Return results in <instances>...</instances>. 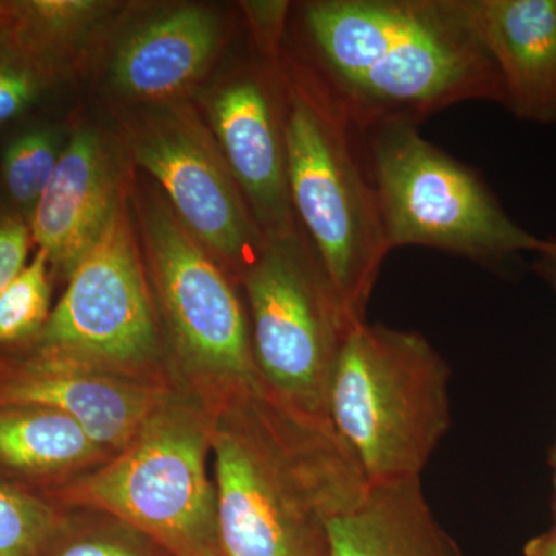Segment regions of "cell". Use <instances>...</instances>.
Instances as JSON below:
<instances>
[{"label":"cell","instance_id":"cell-3","mask_svg":"<svg viewBox=\"0 0 556 556\" xmlns=\"http://www.w3.org/2000/svg\"><path fill=\"white\" fill-rule=\"evenodd\" d=\"M289 193L348 314L365 320L388 248L378 190L358 148L361 127L328 83L283 75Z\"/></svg>","mask_w":556,"mask_h":556},{"label":"cell","instance_id":"cell-11","mask_svg":"<svg viewBox=\"0 0 556 556\" xmlns=\"http://www.w3.org/2000/svg\"><path fill=\"white\" fill-rule=\"evenodd\" d=\"M258 68L233 73L215 87L207 121L229 170L266 240L300 228L288 185L283 76Z\"/></svg>","mask_w":556,"mask_h":556},{"label":"cell","instance_id":"cell-13","mask_svg":"<svg viewBox=\"0 0 556 556\" xmlns=\"http://www.w3.org/2000/svg\"><path fill=\"white\" fill-rule=\"evenodd\" d=\"M124 142L93 126L67 139L56 170L30 222L33 244L46 252L51 274L68 280L101 239L129 193L134 166Z\"/></svg>","mask_w":556,"mask_h":556},{"label":"cell","instance_id":"cell-6","mask_svg":"<svg viewBox=\"0 0 556 556\" xmlns=\"http://www.w3.org/2000/svg\"><path fill=\"white\" fill-rule=\"evenodd\" d=\"M211 430L199 399L172 391L123 452L42 500L110 515L175 556H222Z\"/></svg>","mask_w":556,"mask_h":556},{"label":"cell","instance_id":"cell-4","mask_svg":"<svg viewBox=\"0 0 556 556\" xmlns=\"http://www.w3.org/2000/svg\"><path fill=\"white\" fill-rule=\"evenodd\" d=\"M130 200L179 390L208 412L266 391L236 280L186 228L153 179L134 174Z\"/></svg>","mask_w":556,"mask_h":556},{"label":"cell","instance_id":"cell-22","mask_svg":"<svg viewBox=\"0 0 556 556\" xmlns=\"http://www.w3.org/2000/svg\"><path fill=\"white\" fill-rule=\"evenodd\" d=\"M126 522L116 519L115 532L80 530L72 510H64L60 527L36 556H144L123 535Z\"/></svg>","mask_w":556,"mask_h":556},{"label":"cell","instance_id":"cell-26","mask_svg":"<svg viewBox=\"0 0 556 556\" xmlns=\"http://www.w3.org/2000/svg\"><path fill=\"white\" fill-rule=\"evenodd\" d=\"M525 556H556V525L543 535L532 538L526 544Z\"/></svg>","mask_w":556,"mask_h":556},{"label":"cell","instance_id":"cell-18","mask_svg":"<svg viewBox=\"0 0 556 556\" xmlns=\"http://www.w3.org/2000/svg\"><path fill=\"white\" fill-rule=\"evenodd\" d=\"M67 139L56 127H36L17 135L3 152V190L27 222L56 170Z\"/></svg>","mask_w":556,"mask_h":556},{"label":"cell","instance_id":"cell-23","mask_svg":"<svg viewBox=\"0 0 556 556\" xmlns=\"http://www.w3.org/2000/svg\"><path fill=\"white\" fill-rule=\"evenodd\" d=\"M30 225L20 215H0V294L27 268Z\"/></svg>","mask_w":556,"mask_h":556},{"label":"cell","instance_id":"cell-29","mask_svg":"<svg viewBox=\"0 0 556 556\" xmlns=\"http://www.w3.org/2000/svg\"><path fill=\"white\" fill-rule=\"evenodd\" d=\"M223 556V555H222Z\"/></svg>","mask_w":556,"mask_h":556},{"label":"cell","instance_id":"cell-27","mask_svg":"<svg viewBox=\"0 0 556 556\" xmlns=\"http://www.w3.org/2000/svg\"><path fill=\"white\" fill-rule=\"evenodd\" d=\"M548 466L554 471V486L556 485V439L554 445H552L551 453H548Z\"/></svg>","mask_w":556,"mask_h":556},{"label":"cell","instance_id":"cell-25","mask_svg":"<svg viewBox=\"0 0 556 556\" xmlns=\"http://www.w3.org/2000/svg\"><path fill=\"white\" fill-rule=\"evenodd\" d=\"M536 269L556 292V241L544 240L543 247L536 252Z\"/></svg>","mask_w":556,"mask_h":556},{"label":"cell","instance_id":"cell-20","mask_svg":"<svg viewBox=\"0 0 556 556\" xmlns=\"http://www.w3.org/2000/svg\"><path fill=\"white\" fill-rule=\"evenodd\" d=\"M64 510L0 478V556H36Z\"/></svg>","mask_w":556,"mask_h":556},{"label":"cell","instance_id":"cell-24","mask_svg":"<svg viewBox=\"0 0 556 556\" xmlns=\"http://www.w3.org/2000/svg\"><path fill=\"white\" fill-rule=\"evenodd\" d=\"M288 9V2L243 3L255 43L265 54L266 60L273 64L280 62V47L285 35Z\"/></svg>","mask_w":556,"mask_h":556},{"label":"cell","instance_id":"cell-17","mask_svg":"<svg viewBox=\"0 0 556 556\" xmlns=\"http://www.w3.org/2000/svg\"><path fill=\"white\" fill-rule=\"evenodd\" d=\"M112 457L67 415L33 405H0V478L25 492L50 495Z\"/></svg>","mask_w":556,"mask_h":556},{"label":"cell","instance_id":"cell-21","mask_svg":"<svg viewBox=\"0 0 556 556\" xmlns=\"http://www.w3.org/2000/svg\"><path fill=\"white\" fill-rule=\"evenodd\" d=\"M60 78L53 70L0 36V124L24 115Z\"/></svg>","mask_w":556,"mask_h":556},{"label":"cell","instance_id":"cell-14","mask_svg":"<svg viewBox=\"0 0 556 556\" xmlns=\"http://www.w3.org/2000/svg\"><path fill=\"white\" fill-rule=\"evenodd\" d=\"M226 27L217 11L179 5L141 22L109 64V80L138 105L179 101L217 60Z\"/></svg>","mask_w":556,"mask_h":556},{"label":"cell","instance_id":"cell-19","mask_svg":"<svg viewBox=\"0 0 556 556\" xmlns=\"http://www.w3.org/2000/svg\"><path fill=\"white\" fill-rule=\"evenodd\" d=\"M51 274L46 252L0 294V351L17 350L33 342L51 314Z\"/></svg>","mask_w":556,"mask_h":556},{"label":"cell","instance_id":"cell-15","mask_svg":"<svg viewBox=\"0 0 556 556\" xmlns=\"http://www.w3.org/2000/svg\"><path fill=\"white\" fill-rule=\"evenodd\" d=\"M518 119L556 123V0H463Z\"/></svg>","mask_w":556,"mask_h":556},{"label":"cell","instance_id":"cell-16","mask_svg":"<svg viewBox=\"0 0 556 556\" xmlns=\"http://www.w3.org/2000/svg\"><path fill=\"white\" fill-rule=\"evenodd\" d=\"M327 536L328 556H466L428 506L420 478L369 484Z\"/></svg>","mask_w":556,"mask_h":556},{"label":"cell","instance_id":"cell-8","mask_svg":"<svg viewBox=\"0 0 556 556\" xmlns=\"http://www.w3.org/2000/svg\"><path fill=\"white\" fill-rule=\"evenodd\" d=\"M25 346L105 375L178 388L142 257L130 190L101 239L68 277L46 327Z\"/></svg>","mask_w":556,"mask_h":556},{"label":"cell","instance_id":"cell-10","mask_svg":"<svg viewBox=\"0 0 556 556\" xmlns=\"http://www.w3.org/2000/svg\"><path fill=\"white\" fill-rule=\"evenodd\" d=\"M130 160L149 174L186 228L239 285L266 237L229 170L214 134L182 100L135 105L124 116Z\"/></svg>","mask_w":556,"mask_h":556},{"label":"cell","instance_id":"cell-28","mask_svg":"<svg viewBox=\"0 0 556 556\" xmlns=\"http://www.w3.org/2000/svg\"><path fill=\"white\" fill-rule=\"evenodd\" d=\"M554 497H552V514H554L555 525H556V485L554 486Z\"/></svg>","mask_w":556,"mask_h":556},{"label":"cell","instance_id":"cell-5","mask_svg":"<svg viewBox=\"0 0 556 556\" xmlns=\"http://www.w3.org/2000/svg\"><path fill=\"white\" fill-rule=\"evenodd\" d=\"M450 367L424 336L356 325L328 390V417L368 484L420 478L448 433Z\"/></svg>","mask_w":556,"mask_h":556},{"label":"cell","instance_id":"cell-1","mask_svg":"<svg viewBox=\"0 0 556 556\" xmlns=\"http://www.w3.org/2000/svg\"><path fill=\"white\" fill-rule=\"evenodd\" d=\"M211 416L222 555L328 556L329 522L356 507L369 485L331 422L268 390Z\"/></svg>","mask_w":556,"mask_h":556},{"label":"cell","instance_id":"cell-7","mask_svg":"<svg viewBox=\"0 0 556 556\" xmlns=\"http://www.w3.org/2000/svg\"><path fill=\"white\" fill-rule=\"evenodd\" d=\"M362 131L390 251L434 248L486 265L543 247L475 172L428 142L412 121H379Z\"/></svg>","mask_w":556,"mask_h":556},{"label":"cell","instance_id":"cell-9","mask_svg":"<svg viewBox=\"0 0 556 556\" xmlns=\"http://www.w3.org/2000/svg\"><path fill=\"white\" fill-rule=\"evenodd\" d=\"M252 348L266 390L303 415L328 419V390L354 320L300 230L266 240L241 276Z\"/></svg>","mask_w":556,"mask_h":556},{"label":"cell","instance_id":"cell-2","mask_svg":"<svg viewBox=\"0 0 556 556\" xmlns=\"http://www.w3.org/2000/svg\"><path fill=\"white\" fill-rule=\"evenodd\" d=\"M303 22L328 86L361 130L419 123L467 101L504 105L503 83L463 0H318Z\"/></svg>","mask_w":556,"mask_h":556},{"label":"cell","instance_id":"cell-12","mask_svg":"<svg viewBox=\"0 0 556 556\" xmlns=\"http://www.w3.org/2000/svg\"><path fill=\"white\" fill-rule=\"evenodd\" d=\"M175 390L80 367L38 348L0 351V405L67 415L112 456L130 444Z\"/></svg>","mask_w":556,"mask_h":556}]
</instances>
